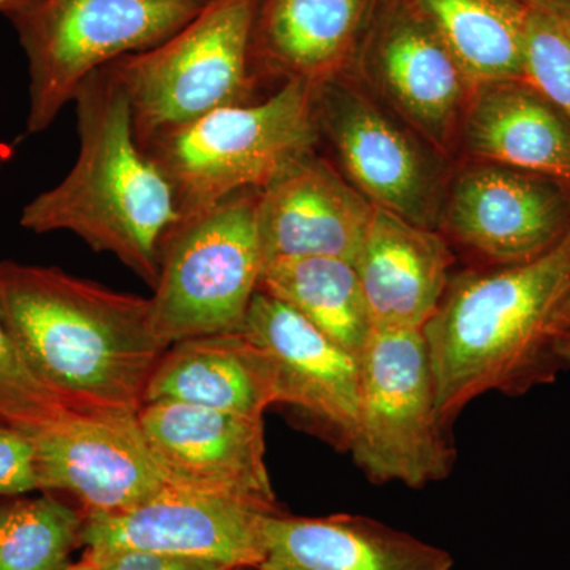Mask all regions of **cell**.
<instances>
[{"label": "cell", "mask_w": 570, "mask_h": 570, "mask_svg": "<svg viewBox=\"0 0 570 570\" xmlns=\"http://www.w3.org/2000/svg\"><path fill=\"white\" fill-rule=\"evenodd\" d=\"M570 332V232L534 261L452 277L425 335L445 425L490 392L524 395L562 370Z\"/></svg>", "instance_id": "1"}, {"label": "cell", "mask_w": 570, "mask_h": 570, "mask_svg": "<svg viewBox=\"0 0 570 570\" xmlns=\"http://www.w3.org/2000/svg\"><path fill=\"white\" fill-rule=\"evenodd\" d=\"M0 305L32 373L77 414L137 415L165 347L149 298L58 266L0 262Z\"/></svg>", "instance_id": "2"}, {"label": "cell", "mask_w": 570, "mask_h": 570, "mask_svg": "<svg viewBox=\"0 0 570 570\" xmlns=\"http://www.w3.org/2000/svg\"><path fill=\"white\" fill-rule=\"evenodd\" d=\"M73 102L77 163L22 208L21 227L70 232L97 253L116 255L154 288L165 238L181 220L174 189L138 145L129 99L110 67L82 82Z\"/></svg>", "instance_id": "3"}, {"label": "cell", "mask_w": 570, "mask_h": 570, "mask_svg": "<svg viewBox=\"0 0 570 570\" xmlns=\"http://www.w3.org/2000/svg\"><path fill=\"white\" fill-rule=\"evenodd\" d=\"M318 135L314 88L288 81L264 100L219 108L140 148L174 189L183 220L266 189L313 156Z\"/></svg>", "instance_id": "4"}, {"label": "cell", "mask_w": 570, "mask_h": 570, "mask_svg": "<svg viewBox=\"0 0 570 570\" xmlns=\"http://www.w3.org/2000/svg\"><path fill=\"white\" fill-rule=\"evenodd\" d=\"M206 0H24L7 11L29 63L28 130L40 134L92 73L178 32Z\"/></svg>", "instance_id": "5"}, {"label": "cell", "mask_w": 570, "mask_h": 570, "mask_svg": "<svg viewBox=\"0 0 570 570\" xmlns=\"http://www.w3.org/2000/svg\"><path fill=\"white\" fill-rule=\"evenodd\" d=\"M258 0H206L178 32L110 70L129 99L138 145L219 108L254 102Z\"/></svg>", "instance_id": "6"}, {"label": "cell", "mask_w": 570, "mask_h": 570, "mask_svg": "<svg viewBox=\"0 0 570 570\" xmlns=\"http://www.w3.org/2000/svg\"><path fill=\"white\" fill-rule=\"evenodd\" d=\"M257 200L258 190L232 195L179 220L165 238L149 298L153 332L165 348L245 325L265 265Z\"/></svg>", "instance_id": "7"}, {"label": "cell", "mask_w": 570, "mask_h": 570, "mask_svg": "<svg viewBox=\"0 0 570 570\" xmlns=\"http://www.w3.org/2000/svg\"><path fill=\"white\" fill-rule=\"evenodd\" d=\"M439 417L423 330L374 332L360 356V406L347 452L371 482L423 489L448 479L456 452Z\"/></svg>", "instance_id": "8"}, {"label": "cell", "mask_w": 570, "mask_h": 570, "mask_svg": "<svg viewBox=\"0 0 570 570\" xmlns=\"http://www.w3.org/2000/svg\"><path fill=\"white\" fill-rule=\"evenodd\" d=\"M40 491L86 517L126 512L171 489L137 415L70 414L33 434Z\"/></svg>", "instance_id": "9"}, {"label": "cell", "mask_w": 570, "mask_h": 570, "mask_svg": "<svg viewBox=\"0 0 570 570\" xmlns=\"http://www.w3.org/2000/svg\"><path fill=\"white\" fill-rule=\"evenodd\" d=\"M277 510L171 487L126 512L86 517L81 547L156 551L257 569L265 553L266 520Z\"/></svg>", "instance_id": "10"}, {"label": "cell", "mask_w": 570, "mask_h": 570, "mask_svg": "<svg viewBox=\"0 0 570 570\" xmlns=\"http://www.w3.org/2000/svg\"><path fill=\"white\" fill-rule=\"evenodd\" d=\"M449 235L491 266L527 264L570 232V184L502 165L468 168L453 183Z\"/></svg>", "instance_id": "11"}, {"label": "cell", "mask_w": 570, "mask_h": 570, "mask_svg": "<svg viewBox=\"0 0 570 570\" xmlns=\"http://www.w3.org/2000/svg\"><path fill=\"white\" fill-rule=\"evenodd\" d=\"M318 132H325L347 181L379 208L433 228L438 178L417 141L376 104L341 80L314 88Z\"/></svg>", "instance_id": "12"}, {"label": "cell", "mask_w": 570, "mask_h": 570, "mask_svg": "<svg viewBox=\"0 0 570 570\" xmlns=\"http://www.w3.org/2000/svg\"><path fill=\"white\" fill-rule=\"evenodd\" d=\"M142 436L171 485L277 508L264 419L181 403L145 404Z\"/></svg>", "instance_id": "13"}, {"label": "cell", "mask_w": 570, "mask_h": 570, "mask_svg": "<svg viewBox=\"0 0 570 570\" xmlns=\"http://www.w3.org/2000/svg\"><path fill=\"white\" fill-rule=\"evenodd\" d=\"M243 332L276 367L279 403L348 450L360 406V358L258 288Z\"/></svg>", "instance_id": "14"}, {"label": "cell", "mask_w": 570, "mask_h": 570, "mask_svg": "<svg viewBox=\"0 0 570 570\" xmlns=\"http://www.w3.org/2000/svg\"><path fill=\"white\" fill-rule=\"evenodd\" d=\"M374 206L316 154L258 193L257 225L266 262L330 257L355 262Z\"/></svg>", "instance_id": "15"}, {"label": "cell", "mask_w": 570, "mask_h": 570, "mask_svg": "<svg viewBox=\"0 0 570 570\" xmlns=\"http://www.w3.org/2000/svg\"><path fill=\"white\" fill-rule=\"evenodd\" d=\"M453 257L433 228L376 206L354 265L374 332H419L436 313Z\"/></svg>", "instance_id": "16"}, {"label": "cell", "mask_w": 570, "mask_h": 570, "mask_svg": "<svg viewBox=\"0 0 570 570\" xmlns=\"http://www.w3.org/2000/svg\"><path fill=\"white\" fill-rule=\"evenodd\" d=\"M371 70L396 110L420 134L448 146L463 118L472 86L436 32L404 3L379 26Z\"/></svg>", "instance_id": "17"}, {"label": "cell", "mask_w": 570, "mask_h": 570, "mask_svg": "<svg viewBox=\"0 0 570 570\" xmlns=\"http://www.w3.org/2000/svg\"><path fill=\"white\" fill-rule=\"evenodd\" d=\"M258 570H452L448 551L366 517L337 513L266 520Z\"/></svg>", "instance_id": "18"}, {"label": "cell", "mask_w": 570, "mask_h": 570, "mask_svg": "<svg viewBox=\"0 0 570 570\" xmlns=\"http://www.w3.org/2000/svg\"><path fill=\"white\" fill-rule=\"evenodd\" d=\"M181 403L264 419L279 403L276 367L243 330L189 337L165 348L142 406Z\"/></svg>", "instance_id": "19"}, {"label": "cell", "mask_w": 570, "mask_h": 570, "mask_svg": "<svg viewBox=\"0 0 570 570\" xmlns=\"http://www.w3.org/2000/svg\"><path fill=\"white\" fill-rule=\"evenodd\" d=\"M469 154L570 184V119L523 80L472 89L463 115Z\"/></svg>", "instance_id": "20"}, {"label": "cell", "mask_w": 570, "mask_h": 570, "mask_svg": "<svg viewBox=\"0 0 570 570\" xmlns=\"http://www.w3.org/2000/svg\"><path fill=\"white\" fill-rule=\"evenodd\" d=\"M371 0H264L253 31V66L311 88L337 77ZM281 85V86H283Z\"/></svg>", "instance_id": "21"}, {"label": "cell", "mask_w": 570, "mask_h": 570, "mask_svg": "<svg viewBox=\"0 0 570 570\" xmlns=\"http://www.w3.org/2000/svg\"><path fill=\"white\" fill-rule=\"evenodd\" d=\"M452 52L472 89L524 80L530 10L517 0H407Z\"/></svg>", "instance_id": "22"}, {"label": "cell", "mask_w": 570, "mask_h": 570, "mask_svg": "<svg viewBox=\"0 0 570 570\" xmlns=\"http://www.w3.org/2000/svg\"><path fill=\"white\" fill-rule=\"evenodd\" d=\"M258 288L292 307L358 358L373 336L354 262L330 257L266 262Z\"/></svg>", "instance_id": "23"}, {"label": "cell", "mask_w": 570, "mask_h": 570, "mask_svg": "<svg viewBox=\"0 0 570 570\" xmlns=\"http://www.w3.org/2000/svg\"><path fill=\"white\" fill-rule=\"evenodd\" d=\"M85 512L61 494L0 498V570H67Z\"/></svg>", "instance_id": "24"}, {"label": "cell", "mask_w": 570, "mask_h": 570, "mask_svg": "<svg viewBox=\"0 0 570 570\" xmlns=\"http://www.w3.org/2000/svg\"><path fill=\"white\" fill-rule=\"evenodd\" d=\"M70 414L26 363L0 305V425L36 434Z\"/></svg>", "instance_id": "25"}, {"label": "cell", "mask_w": 570, "mask_h": 570, "mask_svg": "<svg viewBox=\"0 0 570 570\" xmlns=\"http://www.w3.org/2000/svg\"><path fill=\"white\" fill-rule=\"evenodd\" d=\"M523 81L570 119V18L530 10Z\"/></svg>", "instance_id": "26"}, {"label": "cell", "mask_w": 570, "mask_h": 570, "mask_svg": "<svg viewBox=\"0 0 570 570\" xmlns=\"http://www.w3.org/2000/svg\"><path fill=\"white\" fill-rule=\"evenodd\" d=\"M40 478L33 434L0 425V498L39 493Z\"/></svg>", "instance_id": "27"}, {"label": "cell", "mask_w": 570, "mask_h": 570, "mask_svg": "<svg viewBox=\"0 0 570 570\" xmlns=\"http://www.w3.org/2000/svg\"><path fill=\"white\" fill-rule=\"evenodd\" d=\"M97 570H245L223 562L141 550L86 551Z\"/></svg>", "instance_id": "28"}, {"label": "cell", "mask_w": 570, "mask_h": 570, "mask_svg": "<svg viewBox=\"0 0 570 570\" xmlns=\"http://www.w3.org/2000/svg\"><path fill=\"white\" fill-rule=\"evenodd\" d=\"M517 2L531 11L570 18V0H517Z\"/></svg>", "instance_id": "29"}, {"label": "cell", "mask_w": 570, "mask_h": 570, "mask_svg": "<svg viewBox=\"0 0 570 570\" xmlns=\"http://www.w3.org/2000/svg\"><path fill=\"white\" fill-rule=\"evenodd\" d=\"M558 355H560L562 366L570 367V332L561 341L560 347H558Z\"/></svg>", "instance_id": "30"}, {"label": "cell", "mask_w": 570, "mask_h": 570, "mask_svg": "<svg viewBox=\"0 0 570 570\" xmlns=\"http://www.w3.org/2000/svg\"><path fill=\"white\" fill-rule=\"evenodd\" d=\"M67 570H97L96 564L88 557H82L80 561L71 562Z\"/></svg>", "instance_id": "31"}, {"label": "cell", "mask_w": 570, "mask_h": 570, "mask_svg": "<svg viewBox=\"0 0 570 570\" xmlns=\"http://www.w3.org/2000/svg\"><path fill=\"white\" fill-rule=\"evenodd\" d=\"M21 2H24V0H0V11H2V13H7V11L20 6Z\"/></svg>", "instance_id": "32"}, {"label": "cell", "mask_w": 570, "mask_h": 570, "mask_svg": "<svg viewBox=\"0 0 570 570\" xmlns=\"http://www.w3.org/2000/svg\"><path fill=\"white\" fill-rule=\"evenodd\" d=\"M245 570H258V569L250 568V569H245Z\"/></svg>", "instance_id": "33"}]
</instances>
